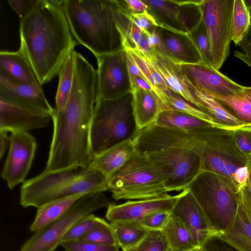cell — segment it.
Returning <instances> with one entry per match:
<instances>
[{
	"label": "cell",
	"instance_id": "obj_46",
	"mask_svg": "<svg viewBox=\"0 0 251 251\" xmlns=\"http://www.w3.org/2000/svg\"><path fill=\"white\" fill-rule=\"evenodd\" d=\"M39 0H7L10 7L15 11L20 21L26 17L35 8Z\"/></svg>",
	"mask_w": 251,
	"mask_h": 251
},
{
	"label": "cell",
	"instance_id": "obj_14",
	"mask_svg": "<svg viewBox=\"0 0 251 251\" xmlns=\"http://www.w3.org/2000/svg\"><path fill=\"white\" fill-rule=\"evenodd\" d=\"M9 150L1 172L10 190L25 181L37 149L35 138L28 132L15 131L8 137Z\"/></svg>",
	"mask_w": 251,
	"mask_h": 251
},
{
	"label": "cell",
	"instance_id": "obj_44",
	"mask_svg": "<svg viewBox=\"0 0 251 251\" xmlns=\"http://www.w3.org/2000/svg\"><path fill=\"white\" fill-rule=\"evenodd\" d=\"M143 32L147 38L148 44L151 49L160 54L173 59L159 34L157 26H152L143 30Z\"/></svg>",
	"mask_w": 251,
	"mask_h": 251
},
{
	"label": "cell",
	"instance_id": "obj_8",
	"mask_svg": "<svg viewBox=\"0 0 251 251\" xmlns=\"http://www.w3.org/2000/svg\"><path fill=\"white\" fill-rule=\"evenodd\" d=\"M111 203L104 192L83 195L61 217L34 232L19 251H55L76 222L99 209L107 207Z\"/></svg>",
	"mask_w": 251,
	"mask_h": 251
},
{
	"label": "cell",
	"instance_id": "obj_40",
	"mask_svg": "<svg viewBox=\"0 0 251 251\" xmlns=\"http://www.w3.org/2000/svg\"><path fill=\"white\" fill-rule=\"evenodd\" d=\"M65 251H119V246L99 244L80 240L61 242Z\"/></svg>",
	"mask_w": 251,
	"mask_h": 251
},
{
	"label": "cell",
	"instance_id": "obj_43",
	"mask_svg": "<svg viewBox=\"0 0 251 251\" xmlns=\"http://www.w3.org/2000/svg\"><path fill=\"white\" fill-rule=\"evenodd\" d=\"M232 137L237 148L246 156H251V126L234 129Z\"/></svg>",
	"mask_w": 251,
	"mask_h": 251
},
{
	"label": "cell",
	"instance_id": "obj_56",
	"mask_svg": "<svg viewBox=\"0 0 251 251\" xmlns=\"http://www.w3.org/2000/svg\"><path fill=\"white\" fill-rule=\"evenodd\" d=\"M248 167L249 171V180L251 186V156L249 157V160L248 162Z\"/></svg>",
	"mask_w": 251,
	"mask_h": 251
},
{
	"label": "cell",
	"instance_id": "obj_39",
	"mask_svg": "<svg viewBox=\"0 0 251 251\" xmlns=\"http://www.w3.org/2000/svg\"><path fill=\"white\" fill-rule=\"evenodd\" d=\"M167 241L161 231H150L136 245L124 251H168Z\"/></svg>",
	"mask_w": 251,
	"mask_h": 251
},
{
	"label": "cell",
	"instance_id": "obj_9",
	"mask_svg": "<svg viewBox=\"0 0 251 251\" xmlns=\"http://www.w3.org/2000/svg\"><path fill=\"white\" fill-rule=\"evenodd\" d=\"M233 130L213 126L201 132L200 139L205 143L201 155V171L212 172L232 180L237 169L248 165L249 157L236 147Z\"/></svg>",
	"mask_w": 251,
	"mask_h": 251
},
{
	"label": "cell",
	"instance_id": "obj_31",
	"mask_svg": "<svg viewBox=\"0 0 251 251\" xmlns=\"http://www.w3.org/2000/svg\"><path fill=\"white\" fill-rule=\"evenodd\" d=\"M148 12L154 17L159 26L184 32L177 20L178 5L174 0H143Z\"/></svg>",
	"mask_w": 251,
	"mask_h": 251
},
{
	"label": "cell",
	"instance_id": "obj_47",
	"mask_svg": "<svg viewBox=\"0 0 251 251\" xmlns=\"http://www.w3.org/2000/svg\"><path fill=\"white\" fill-rule=\"evenodd\" d=\"M237 46L240 51L235 50L234 56L244 62L251 70V26Z\"/></svg>",
	"mask_w": 251,
	"mask_h": 251
},
{
	"label": "cell",
	"instance_id": "obj_30",
	"mask_svg": "<svg viewBox=\"0 0 251 251\" xmlns=\"http://www.w3.org/2000/svg\"><path fill=\"white\" fill-rule=\"evenodd\" d=\"M214 98L245 126H251V86H244L241 91L231 96Z\"/></svg>",
	"mask_w": 251,
	"mask_h": 251
},
{
	"label": "cell",
	"instance_id": "obj_42",
	"mask_svg": "<svg viewBox=\"0 0 251 251\" xmlns=\"http://www.w3.org/2000/svg\"><path fill=\"white\" fill-rule=\"evenodd\" d=\"M171 214V211H161L154 212L142 219L138 223L149 231H161Z\"/></svg>",
	"mask_w": 251,
	"mask_h": 251
},
{
	"label": "cell",
	"instance_id": "obj_3",
	"mask_svg": "<svg viewBox=\"0 0 251 251\" xmlns=\"http://www.w3.org/2000/svg\"><path fill=\"white\" fill-rule=\"evenodd\" d=\"M62 8L76 41L96 57L124 49L115 0H63Z\"/></svg>",
	"mask_w": 251,
	"mask_h": 251
},
{
	"label": "cell",
	"instance_id": "obj_58",
	"mask_svg": "<svg viewBox=\"0 0 251 251\" xmlns=\"http://www.w3.org/2000/svg\"><path fill=\"white\" fill-rule=\"evenodd\" d=\"M191 251H200V250H199V249L197 248V249H194L193 250H192Z\"/></svg>",
	"mask_w": 251,
	"mask_h": 251
},
{
	"label": "cell",
	"instance_id": "obj_41",
	"mask_svg": "<svg viewBox=\"0 0 251 251\" xmlns=\"http://www.w3.org/2000/svg\"><path fill=\"white\" fill-rule=\"evenodd\" d=\"M96 218L91 214L78 221L68 231L61 242L79 240L92 228Z\"/></svg>",
	"mask_w": 251,
	"mask_h": 251
},
{
	"label": "cell",
	"instance_id": "obj_54",
	"mask_svg": "<svg viewBox=\"0 0 251 251\" xmlns=\"http://www.w3.org/2000/svg\"><path fill=\"white\" fill-rule=\"evenodd\" d=\"M8 133L7 131L0 130V158L1 159L4 155L9 144Z\"/></svg>",
	"mask_w": 251,
	"mask_h": 251
},
{
	"label": "cell",
	"instance_id": "obj_21",
	"mask_svg": "<svg viewBox=\"0 0 251 251\" xmlns=\"http://www.w3.org/2000/svg\"><path fill=\"white\" fill-rule=\"evenodd\" d=\"M157 28L174 60L184 64L204 63L200 51L189 33L161 26H157Z\"/></svg>",
	"mask_w": 251,
	"mask_h": 251
},
{
	"label": "cell",
	"instance_id": "obj_16",
	"mask_svg": "<svg viewBox=\"0 0 251 251\" xmlns=\"http://www.w3.org/2000/svg\"><path fill=\"white\" fill-rule=\"evenodd\" d=\"M51 119L49 113L35 110L0 95V130L28 132L47 126Z\"/></svg>",
	"mask_w": 251,
	"mask_h": 251
},
{
	"label": "cell",
	"instance_id": "obj_34",
	"mask_svg": "<svg viewBox=\"0 0 251 251\" xmlns=\"http://www.w3.org/2000/svg\"><path fill=\"white\" fill-rule=\"evenodd\" d=\"M74 51L68 56L58 74L59 81L55 96V108L57 111L65 108L72 89L75 70Z\"/></svg>",
	"mask_w": 251,
	"mask_h": 251
},
{
	"label": "cell",
	"instance_id": "obj_4",
	"mask_svg": "<svg viewBox=\"0 0 251 251\" xmlns=\"http://www.w3.org/2000/svg\"><path fill=\"white\" fill-rule=\"evenodd\" d=\"M108 191L105 178L88 167L57 172L44 170L25 180L20 189V203L36 208L50 201L69 196Z\"/></svg>",
	"mask_w": 251,
	"mask_h": 251
},
{
	"label": "cell",
	"instance_id": "obj_24",
	"mask_svg": "<svg viewBox=\"0 0 251 251\" xmlns=\"http://www.w3.org/2000/svg\"><path fill=\"white\" fill-rule=\"evenodd\" d=\"M131 92L134 115L139 130L154 123L165 108L160 98L153 91L134 88Z\"/></svg>",
	"mask_w": 251,
	"mask_h": 251
},
{
	"label": "cell",
	"instance_id": "obj_59",
	"mask_svg": "<svg viewBox=\"0 0 251 251\" xmlns=\"http://www.w3.org/2000/svg\"><path fill=\"white\" fill-rule=\"evenodd\" d=\"M168 251H171L170 250H169Z\"/></svg>",
	"mask_w": 251,
	"mask_h": 251
},
{
	"label": "cell",
	"instance_id": "obj_38",
	"mask_svg": "<svg viewBox=\"0 0 251 251\" xmlns=\"http://www.w3.org/2000/svg\"><path fill=\"white\" fill-rule=\"evenodd\" d=\"M189 34L200 51L204 63L213 67L210 42L203 19L199 25Z\"/></svg>",
	"mask_w": 251,
	"mask_h": 251
},
{
	"label": "cell",
	"instance_id": "obj_22",
	"mask_svg": "<svg viewBox=\"0 0 251 251\" xmlns=\"http://www.w3.org/2000/svg\"><path fill=\"white\" fill-rule=\"evenodd\" d=\"M135 151L133 139H130L94 156L89 167L99 172L106 179L124 166Z\"/></svg>",
	"mask_w": 251,
	"mask_h": 251
},
{
	"label": "cell",
	"instance_id": "obj_15",
	"mask_svg": "<svg viewBox=\"0 0 251 251\" xmlns=\"http://www.w3.org/2000/svg\"><path fill=\"white\" fill-rule=\"evenodd\" d=\"M179 65L182 74L196 90L214 98L234 95L244 87L204 63Z\"/></svg>",
	"mask_w": 251,
	"mask_h": 251
},
{
	"label": "cell",
	"instance_id": "obj_17",
	"mask_svg": "<svg viewBox=\"0 0 251 251\" xmlns=\"http://www.w3.org/2000/svg\"><path fill=\"white\" fill-rule=\"evenodd\" d=\"M178 198V194L171 196L166 193L156 198L128 201L120 204L111 203L107 207L106 218L110 222L138 223L154 212L172 211Z\"/></svg>",
	"mask_w": 251,
	"mask_h": 251
},
{
	"label": "cell",
	"instance_id": "obj_13",
	"mask_svg": "<svg viewBox=\"0 0 251 251\" xmlns=\"http://www.w3.org/2000/svg\"><path fill=\"white\" fill-rule=\"evenodd\" d=\"M133 140L135 151L145 154L169 148L193 150L202 154L205 146L204 142L192 133L155 123L139 129Z\"/></svg>",
	"mask_w": 251,
	"mask_h": 251
},
{
	"label": "cell",
	"instance_id": "obj_48",
	"mask_svg": "<svg viewBox=\"0 0 251 251\" xmlns=\"http://www.w3.org/2000/svg\"><path fill=\"white\" fill-rule=\"evenodd\" d=\"M125 14L131 22L133 23L143 31L152 26H159L154 17L148 11L141 14Z\"/></svg>",
	"mask_w": 251,
	"mask_h": 251
},
{
	"label": "cell",
	"instance_id": "obj_10",
	"mask_svg": "<svg viewBox=\"0 0 251 251\" xmlns=\"http://www.w3.org/2000/svg\"><path fill=\"white\" fill-rule=\"evenodd\" d=\"M160 172L167 192L188 187L201 171V154L193 150L169 148L146 154Z\"/></svg>",
	"mask_w": 251,
	"mask_h": 251
},
{
	"label": "cell",
	"instance_id": "obj_18",
	"mask_svg": "<svg viewBox=\"0 0 251 251\" xmlns=\"http://www.w3.org/2000/svg\"><path fill=\"white\" fill-rule=\"evenodd\" d=\"M171 213L185 225L198 249L213 234L203 211L188 188L178 194Z\"/></svg>",
	"mask_w": 251,
	"mask_h": 251
},
{
	"label": "cell",
	"instance_id": "obj_52",
	"mask_svg": "<svg viewBox=\"0 0 251 251\" xmlns=\"http://www.w3.org/2000/svg\"><path fill=\"white\" fill-rule=\"evenodd\" d=\"M126 51L127 57V67L131 79V81L137 76H140L145 79L131 54L126 50Z\"/></svg>",
	"mask_w": 251,
	"mask_h": 251
},
{
	"label": "cell",
	"instance_id": "obj_19",
	"mask_svg": "<svg viewBox=\"0 0 251 251\" xmlns=\"http://www.w3.org/2000/svg\"><path fill=\"white\" fill-rule=\"evenodd\" d=\"M144 55L161 75L168 89L179 94L186 100L199 107L196 89L187 81L182 74L179 65L180 62L163 56L153 49L149 54Z\"/></svg>",
	"mask_w": 251,
	"mask_h": 251
},
{
	"label": "cell",
	"instance_id": "obj_49",
	"mask_svg": "<svg viewBox=\"0 0 251 251\" xmlns=\"http://www.w3.org/2000/svg\"><path fill=\"white\" fill-rule=\"evenodd\" d=\"M120 8L131 14H141L148 11V6L143 0H116Z\"/></svg>",
	"mask_w": 251,
	"mask_h": 251
},
{
	"label": "cell",
	"instance_id": "obj_7",
	"mask_svg": "<svg viewBox=\"0 0 251 251\" xmlns=\"http://www.w3.org/2000/svg\"><path fill=\"white\" fill-rule=\"evenodd\" d=\"M106 184L116 201L151 199L167 193L159 170L146 154L136 151L124 166L106 179Z\"/></svg>",
	"mask_w": 251,
	"mask_h": 251
},
{
	"label": "cell",
	"instance_id": "obj_32",
	"mask_svg": "<svg viewBox=\"0 0 251 251\" xmlns=\"http://www.w3.org/2000/svg\"><path fill=\"white\" fill-rule=\"evenodd\" d=\"M155 93L160 98L165 110H173L182 112L215 125L210 117L204 111L189 102L177 93L166 88L161 90H157Z\"/></svg>",
	"mask_w": 251,
	"mask_h": 251
},
{
	"label": "cell",
	"instance_id": "obj_53",
	"mask_svg": "<svg viewBox=\"0 0 251 251\" xmlns=\"http://www.w3.org/2000/svg\"><path fill=\"white\" fill-rule=\"evenodd\" d=\"M131 84L133 89L136 88L147 91H153V88L148 82L140 76L135 77L131 81Z\"/></svg>",
	"mask_w": 251,
	"mask_h": 251
},
{
	"label": "cell",
	"instance_id": "obj_11",
	"mask_svg": "<svg viewBox=\"0 0 251 251\" xmlns=\"http://www.w3.org/2000/svg\"><path fill=\"white\" fill-rule=\"evenodd\" d=\"M234 0H203V20L209 36L213 66L219 70L229 54Z\"/></svg>",
	"mask_w": 251,
	"mask_h": 251
},
{
	"label": "cell",
	"instance_id": "obj_26",
	"mask_svg": "<svg viewBox=\"0 0 251 251\" xmlns=\"http://www.w3.org/2000/svg\"><path fill=\"white\" fill-rule=\"evenodd\" d=\"M75 195L48 202L37 208L35 218L29 226L36 232L53 222L64 215L83 195Z\"/></svg>",
	"mask_w": 251,
	"mask_h": 251
},
{
	"label": "cell",
	"instance_id": "obj_51",
	"mask_svg": "<svg viewBox=\"0 0 251 251\" xmlns=\"http://www.w3.org/2000/svg\"><path fill=\"white\" fill-rule=\"evenodd\" d=\"M249 171L248 165L236 170L232 176V180L238 186L244 185L249 178Z\"/></svg>",
	"mask_w": 251,
	"mask_h": 251
},
{
	"label": "cell",
	"instance_id": "obj_55",
	"mask_svg": "<svg viewBox=\"0 0 251 251\" xmlns=\"http://www.w3.org/2000/svg\"><path fill=\"white\" fill-rule=\"evenodd\" d=\"M135 50H139L145 55L149 54L152 50L153 49H151L148 44L147 38L144 33Z\"/></svg>",
	"mask_w": 251,
	"mask_h": 251
},
{
	"label": "cell",
	"instance_id": "obj_5",
	"mask_svg": "<svg viewBox=\"0 0 251 251\" xmlns=\"http://www.w3.org/2000/svg\"><path fill=\"white\" fill-rule=\"evenodd\" d=\"M203 211L213 234L232 225L241 201L239 186L226 177L201 171L188 187Z\"/></svg>",
	"mask_w": 251,
	"mask_h": 251
},
{
	"label": "cell",
	"instance_id": "obj_23",
	"mask_svg": "<svg viewBox=\"0 0 251 251\" xmlns=\"http://www.w3.org/2000/svg\"><path fill=\"white\" fill-rule=\"evenodd\" d=\"M0 73L18 83L40 84L31 65L19 50L0 51Z\"/></svg>",
	"mask_w": 251,
	"mask_h": 251
},
{
	"label": "cell",
	"instance_id": "obj_25",
	"mask_svg": "<svg viewBox=\"0 0 251 251\" xmlns=\"http://www.w3.org/2000/svg\"><path fill=\"white\" fill-rule=\"evenodd\" d=\"M217 235L240 251H251V221L241 201L232 225Z\"/></svg>",
	"mask_w": 251,
	"mask_h": 251
},
{
	"label": "cell",
	"instance_id": "obj_37",
	"mask_svg": "<svg viewBox=\"0 0 251 251\" xmlns=\"http://www.w3.org/2000/svg\"><path fill=\"white\" fill-rule=\"evenodd\" d=\"M79 240L102 245L118 246L110 224L98 217L92 228Z\"/></svg>",
	"mask_w": 251,
	"mask_h": 251
},
{
	"label": "cell",
	"instance_id": "obj_35",
	"mask_svg": "<svg viewBox=\"0 0 251 251\" xmlns=\"http://www.w3.org/2000/svg\"><path fill=\"white\" fill-rule=\"evenodd\" d=\"M178 5V22L185 33H190L203 19V0H174Z\"/></svg>",
	"mask_w": 251,
	"mask_h": 251
},
{
	"label": "cell",
	"instance_id": "obj_1",
	"mask_svg": "<svg viewBox=\"0 0 251 251\" xmlns=\"http://www.w3.org/2000/svg\"><path fill=\"white\" fill-rule=\"evenodd\" d=\"M72 89L65 108L51 115L53 134L45 170L86 168L92 158L90 133L97 96V75L91 64L74 51Z\"/></svg>",
	"mask_w": 251,
	"mask_h": 251
},
{
	"label": "cell",
	"instance_id": "obj_36",
	"mask_svg": "<svg viewBox=\"0 0 251 251\" xmlns=\"http://www.w3.org/2000/svg\"><path fill=\"white\" fill-rule=\"evenodd\" d=\"M251 26V11L244 0H234L232 16V41L237 46Z\"/></svg>",
	"mask_w": 251,
	"mask_h": 251
},
{
	"label": "cell",
	"instance_id": "obj_57",
	"mask_svg": "<svg viewBox=\"0 0 251 251\" xmlns=\"http://www.w3.org/2000/svg\"><path fill=\"white\" fill-rule=\"evenodd\" d=\"M245 3L251 12V0H244Z\"/></svg>",
	"mask_w": 251,
	"mask_h": 251
},
{
	"label": "cell",
	"instance_id": "obj_45",
	"mask_svg": "<svg viewBox=\"0 0 251 251\" xmlns=\"http://www.w3.org/2000/svg\"><path fill=\"white\" fill-rule=\"evenodd\" d=\"M199 249L200 251H240L216 234L210 235Z\"/></svg>",
	"mask_w": 251,
	"mask_h": 251
},
{
	"label": "cell",
	"instance_id": "obj_27",
	"mask_svg": "<svg viewBox=\"0 0 251 251\" xmlns=\"http://www.w3.org/2000/svg\"><path fill=\"white\" fill-rule=\"evenodd\" d=\"M154 123L159 126L183 130L196 136L201 130L213 126H217L199 118L173 110L162 111Z\"/></svg>",
	"mask_w": 251,
	"mask_h": 251
},
{
	"label": "cell",
	"instance_id": "obj_33",
	"mask_svg": "<svg viewBox=\"0 0 251 251\" xmlns=\"http://www.w3.org/2000/svg\"><path fill=\"white\" fill-rule=\"evenodd\" d=\"M117 244L123 251L139 243L150 231L138 222H110Z\"/></svg>",
	"mask_w": 251,
	"mask_h": 251
},
{
	"label": "cell",
	"instance_id": "obj_2",
	"mask_svg": "<svg viewBox=\"0 0 251 251\" xmlns=\"http://www.w3.org/2000/svg\"><path fill=\"white\" fill-rule=\"evenodd\" d=\"M63 0H39L20 21V46L41 85L56 75L77 42L73 39Z\"/></svg>",
	"mask_w": 251,
	"mask_h": 251
},
{
	"label": "cell",
	"instance_id": "obj_20",
	"mask_svg": "<svg viewBox=\"0 0 251 251\" xmlns=\"http://www.w3.org/2000/svg\"><path fill=\"white\" fill-rule=\"evenodd\" d=\"M41 85L18 83L0 73V95L23 105L52 115L54 109L46 99Z\"/></svg>",
	"mask_w": 251,
	"mask_h": 251
},
{
	"label": "cell",
	"instance_id": "obj_12",
	"mask_svg": "<svg viewBox=\"0 0 251 251\" xmlns=\"http://www.w3.org/2000/svg\"><path fill=\"white\" fill-rule=\"evenodd\" d=\"M97 98L114 100L131 92L132 86L125 49L96 57Z\"/></svg>",
	"mask_w": 251,
	"mask_h": 251
},
{
	"label": "cell",
	"instance_id": "obj_29",
	"mask_svg": "<svg viewBox=\"0 0 251 251\" xmlns=\"http://www.w3.org/2000/svg\"><path fill=\"white\" fill-rule=\"evenodd\" d=\"M199 107L204 111L218 127L234 130L245 126L224 108L215 99L203 92L196 90Z\"/></svg>",
	"mask_w": 251,
	"mask_h": 251
},
{
	"label": "cell",
	"instance_id": "obj_28",
	"mask_svg": "<svg viewBox=\"0 0 251 251\" xmlns=\"http://www.w3.org/2000/svg\"><path fill=\"white\" fill-rule=\"evenodd\" d=\"M161 231L171 251H191L197 249L192 236L185 225L179 218L172 213Z\"/></svg>",
	"mask_w": 251,
	"mask_h": 251
},
{
	"label": "cell",
	"instance_id": "obj_6",
	"mask_svg": "<svg viewBox=\"0 0 251 251\" xmlns=\"http://www.w3.org/2000/svg\"><path fill=\"white\" fill-rule=\"evenodd\" d=\"M138 130L132 92L114 100L97 98L91 126L92 158L116 145L133 139Z\"/></svg>",
	"mask_w": 251,
	"mask_h": 251
},
{
	"label": "cell",
	"instance_id": "obj_50",
	"mask_svg": "<svg viewBox=\"0 0 251 251\" xmlns=\"http://www.w3.org/2000/svg\"><path fill=\"white\" fill-rule=\"evenodd\" d=\"M241 202L251 221V186L249 178L247 182L239 187Z\"/></svg>",
	"mask_w": 251,
	"mask_h": 251
}]
</instances>
